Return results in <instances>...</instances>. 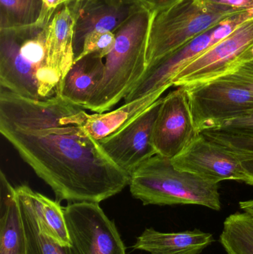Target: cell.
<instances>
[{
  "label": "cell",
  "instance_id": "obj_13",
  "mask_svg": "<svg viewBox=\"0 0 253 254\" xmlns=\"http://www.w3.org/2000/svg\"><path fill=\"white\" fill-rule=\"evenodd\" d=\"M68 4L76 16L74 60L81 54L83 42L89 33H114L134 15L150 7L144 0H71Z\"/></svg>",
  "mask_w": 253,
  "mask_h": 254
},
{
  "label": "cell",
  "instance_id": "obj_9",
  "mask_svg": "<svg viewBox=\"0 0 253 254\" xmlns=\"http://www.w3.org/2000/svg\"><path fill=\"white\" fill-rule=\"evenodd\" d=\"M63 211L69 254H126L115 225L99 203L72 202Z\"/></svg>",
  "mask_w": 253,
  "mask_h": 254
},
{
  "label": "cell",
  "instance_id": "obj_17",
  "mask_svg": "<svg viewBox=\"0 0 253 254\" xmlns=\"http://www.w3.org/2000/svg\"><path fill=\"white\" fill-rule=\"evenodd\" d=\"M0 254H25V234L15 188L0 175Z\"/></svg>",
  "mask_w": 253,
  "mask_h": 254
},
{
  "label": "cell",
  "instance_id": "obj_22",
  "mask_svg": "<svg viewBox=\"0 0 253 254\" xmlns=\"http://www.w3.org/2000/svg\"><path fill=\"white\" fill-rule=\"evenodd\" d=\"M220 240L227 254H253V217L247 213L229 216Z\"/></svg>",
  "mask_w": 253,
  "mask_h": 254
},
{
  "label": "cell",
  "instance_id": "obj_29",
  "mask_svg": "<svg viewBox=\"0 0 253 254\" xmlns=\"http://www.w3.org/2000/svg\"><path fill=\"white\" fill-rule=\"evenodd\" d=\"M71 0H43L45 7L49 10H56L62 4L68 2Z\"/></svg>",
  "mask_w": 253,
  "mask_h": 254
},
{
  "label": "cell",
  "instance_id": "obj_23",
  "mask_svg": "<svg viewBox=\"0 0 253 254\" xmlns=\"http://www.w3.org/2000/svg\"><path fill=\"white\" fill-rule=\"evenodd\" d=\"M205 137L233 152L243 163L253 180V135L224 130L202 131Z\"/></svg>",
  "mask_w": 253,
  "mask_h": 254
},
{
  "label": "cell",
  "instance_id": "obj_12",
  "mask_svg": "<svg viewBox=\"0 0 253 254\" xmlns=\"http://www.w3.org/2000/svg\"><path fill=\"white\" fill-rule=\"evenodd\" d=\"M162 100L160 98L126 126L99 141L110 159L127 174L157 155L152 132Z\"/></svg>",
  "mask_w": 253,
  "mask_h": 254
},
{
  "label": "cell",
  "instance_id": "obj_20",
  "mask_svg": "<svg viewBox=\"0 0 253 254\" xmlns=\"http://www.w3.org/2000/svg\"><path fill=\"white\" fill-rule=\"evenodd\" d=\"M55 11L43 0H0V30L31 26Z\"/></svg>",
  "mask_w": 253,
  "mask_h": 254
},
{
  "label": "cell",
  "instance_id": "obj_18",
  "mask_svg": "<svg viewBox=\"0 0 253 254\" xmlns=\"http://www.w3.org/2000/svg\"><path fill=\"white\" fill-rule=\"evenodd\" d=\"M169 88H163L150 95L129 103L107 113L88 114L85 120V128L97 140L114 134L136 119L150 106L161 98Z\"/></svg>",
  "mask_w": 253,
  "mask_h": 254
},
{
  "label": "cell",
  "instance_id": "obj_30",
  "mask_svg": "<svg viewBox=\"0 0 253 254\" xmlns=\"http://www.w3.org/2000/svg\"><path fill=\"white\" fill-rule=\"evenodd\" d=\"M241 209L244 210L245 213H248L250 216L253 217V200H249V201H241L239 203Z\"/></svg>",
  "mask_w": 253,
  "mask_h": 254
},
{
  "label": "cell",
  "instance_id": "obj_27",
  "mask_svg": "<svg viewBox=\"0 0 253 254\" xmlns=\"http://www.w3.org/2000/svg\"><path fill=\"white\" fill-rule=\"evenodd\" d=\"M226 78L253 92V59L241 65Z\"/></svg>",
  "mask_w": 253,
  "mask_h": 254
},
{
  "label": "cell",
  "instance_id": "obj_8",
  "mask_svg": "<svg viewBox=\"0 0 253 254\" xmlns=\"http://www.w3.org/2000/svg\"><path fill=\"white\" fill-rule=\"evenodd\" d=\"M185 87L199 133L253 111V92L226 77Z\"/></svg>",
  "mask_w": 253,
  "mask_h": 254
},
{
  "label": "cell",
  "instance_id": "obj_21",
  "mask_svg": "<svg viewBox=\"0 0 253 254\" xmlns=\"http://www.w3.org/2000/svg\"><path fill=\"white\" fill-rule=\"evenodd\" d=\"M15 191L25 234V254H69L68 247L59 246L40 232L28 200L16 188Z\"/></svg>",
  "mask_w": 253,
  "mask_h": 254
},
{
  "label": "cell",
  "instance_id": "obj_19",
  "mask_svg": "<svg viewBox=\"0 0 253 254\" xmlns=\"http://www.w3.org/2000/svg\"><path fill=\"white\" fill-rule=\"evenodd\" d=\"M28 200L42 234L62 247H70L63 207L43 194L34 192L27 185L16 188Z\"/></svg>",
  "mask_w": 253,
  "mask_h": 254
},
{
  "label": "cell",
  "instance_id": "obj_16",
  "mask_svg": "<svg viewBox=\"0 0 253 254\" xmlns=\"http://www.w3.org/2000/svg\"><path fill=\"white\" fill-rule=\"evenodd\" d=\"M213 241L212 234L200 230L162 233L147 228L137 239L134 249L150 254H200Z\"/></svg>",
  "mask_w": 253,
  "mask_h": 254
},
{
  "label": "cell",
  "instance_id": "obj_4",
  "mask_svg": "<svg viewBox=\"0 0 253 254\" xmlns=\"http://www.w3.org/2000/svg\"><path fill=\"white\" fill-rule=\"evenodd\" d=\"M129 189L144 205L196 204L221 208L218 184L178 170L170 158L155 155L129 175Z\"/></svg>",
  "mask_w": 253,
  "mask_h": 254
},
{
  "label": "cell",
  "instance_id": "obj_7",
  "mask_svg": "<svg viewBox=\"0 0 253 254\" xmlns=\"http://www.w3.org/2000/svg\"><path fill=\"white\" fill-rule=\"evenodd\" d=\"M252 16L253 10L234 15L195 37L147 68L141 80L124 98L125 103L139 99L163 88L169 89L172 86V79L184 65L227 37Z\"/></svg>",
  "mask_w": 253,
  "mask_h": 254
},
{
  "label": "cell",
  "instance_id": "obj_10",
  "mask_svg": "<svg viewBox=\"0 0 253 254\" xmlns=\"http://www.w3.org/2000/svg\"><path fill=\"white\" fill-rule=\"evenodd\" d=\"M178 170L193 173L212 183L233 180L253 185L252 176L233 152L200 133L172 159Z\"/></svg>",
  "mask_w": 253,
  "mask_h": 254
},
{
  "label": "cell",
  "instance_id": "obj_14",
  "mask_svg": "<svg viewBox=\"0 0 253 254\" xmlns=\"http://www.w3.org/2000/svg\"><path fill=\"white\" fill-rule=\"evenodd\" d=\"M75 25V13L67 2L56 9L46 31L48 63L59 73L62 81L74 64Z\"/></svg>",
  "mask_w": 253,
  "mask_h": 254
},
{
  "label": "cell",
  "instance_id": "obj_1",
  "mask_svg": "<svg viewBox=\"0 0 253 254\" xmlns=\"http://www.w3.org/2000/svg\"><path fill=\"white\" fill-rule=\"evenodd\" d=\"M87 115L59 95L37 101L1 88V135L59 202L100 203L129 185V175L85 128Z\"/></svg>",
  "mask_w": 253,
  "mask_h": 254
},
{
  "label": "cell",
  "instance_id": "obj_3",
  "mask_svg": "<svg viewBox=\"0 0 253 254\" xmlns=\"http://www.w3.org/2000/svg\"><path fill=\"white\" fill-rule=\"evenodd\" d=\"M154 12L145 7L114 32L115 44L106 57L103 78L86 110L108 111L141 80L147 71L146 54Z\"/></svg>",
  "mask_w": 253,
  "mask_h": 254
},
{
  "label": "cell",
  "instance_id": "obj_5",
  "mask_svg": "<svg viewBox=\"0 0 253 254\" xmlns=\"http://www.w3.org/2000/svg\"><path fill=\"white\" fill-rule=\"evenodd\" d=\"M236 14L209 10L195 0H181L154 10L146 54L147 69L195 37Z\"/></svg>",
  "mask_w": 253,
  "mask_h": 254
},
{
  "label": "cell",
  "instance_id": "obj_6",
  "mask_svg": "<svg viewBox=\"0 0 253 254\" xmlns=\"http://www.w3.org/2000/svg\"><path fill=\"white\" fill-rule=\"evenodd\" d=\"M253 59V16L184 65L172 79V86H193L217 80Z\"/></svg>",
  "mask_w": 253,
  "mask_h": 254
},
{
  "label": "cell",
  "instance_id": "obj_26",
  "mask_svg": "<svg viewBox=\"0 0 253 254\" xmlns=\"http://www.w3.org/2000/svg\"><path fill=\"white\" fill-rule=\"evenodd\" d=\"M213 129L253 135V111L224 121Z\"/></svg>",
  "mask_w": 253,
  "mask_h": 254
},
{
  "label": "cell",
  "instance_id": "obj_11",
  "mask_svg": "<svg viewBox=\"0 0 253 254\" xmlns=\"http://www.w3.org/2000/svg\"><path fill=\"white\" fill-rule=\"evenodd\" d=\"M199 134L193 120L187 88L177 87L163 98L154 122L152 143L156 154L172 159Z\"/></svg>",
  "mask_w": 253,
  "mask_h": 254
},
{
  "label": "cell",
  "instance_id": "obj_2",
  "mask_svg": "<svg viewBox=\"0 0 253 254\" xmlns=\"http://www.w3.org/2000/svg\"><path fill=\"white\" fill-rule=\"evenodd\" d=\"M53 13L31 26L0 30L1 89L37 101L59 95L62 78L48 63L46 43Z\"/></svg>",
  "mask_w": 253,
  "mask_h": 254
},
{
  "label": "cell",
  "instance_id": "obj_28",
  "mask_svg": "<svg viewBox=\"0 0 253 254\" xmlns=\"http://www.w3.org/2000/svg\"><path fill=\"white\" fill-rule=\"evenodd\" d=\"M144 1L153 10H157L169 7L181 0H144Z\"/></svg>",
  "mask_w": 253,
  "mask_h": 254
},
{
  "label": "cell",
  "instance_id": "obj_25",
  "mask_svg": "<svg viewBox=\"0 0 253 254\" xmlns=\"http://www.w3.org/2000/svg\"><path fill=\"white\" fill-rule=\"evenodd\" d=\"M209 10L239 13L253 10V0H195Z\"/></svg>",
  "mask_w": 253,
  "mask_h": 254
},
{
  "label": "cell",
  "instance_id": "obj_24",
  "mask_svg": "<svg viewBox=\"0 0 253 254\" xmlns=\"http://www.w3.org/2000/svg\"><path fill=\"white\" fill-rule=\"evenodd\" d=\"M114 44L115 34L112 31H92L85 38L81 54L74 61L89 55H96L103 59L112 51Z\"/></svg>",
  "mask_w": 253,
  "mask_h": 254
},
{
  "label": "cell",
  "instance_id": "obj_15",
  "mask_svg": "<svg viewBox=\"0 0 253 254\" xmlns=\"http://www.w3.org/2000/svg\"><path fill=\"white\" fill-rule=\"evenodd\" d=\"M96 55L74 61L64 77L59 95L67 102L86 110L103 78L105 62Z\"/></svg>",
  "mask_w": 253,
  "mask_h": 254
}]
</instances>
